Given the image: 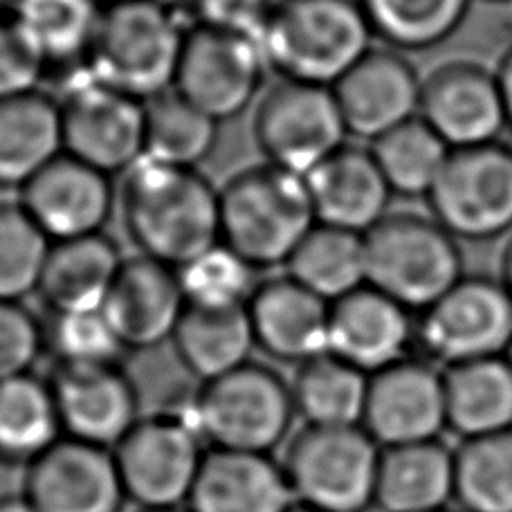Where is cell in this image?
<instances>
[{
	"label": "cell",
	"mask_w": 512,
	"mask_h": 512,
	"mask_svg": "<svg viewBox=\"0 0 512 512\" xmlns=\"http://www.w3.org/2000/svg\"><path fill=\"white\" fill-rule=\"evenodd\" d=\"M512 342V295L499 277L465 274L416 315V351L436 367L504 358Z\"/></svg>",
	"instance_id": "9c48e42d"
},
{
	"label": "cell",
	"mask_w": 512,
	"mask_h": 512,
	"mask_svg": "<svg viewBox=\"0 0 512 512\" xmlns=\"http://www.w3.org/2000/svg\"><path fill=\"white\" fill-rule=\"evenodd\" d=\"M362 427L382 450L441 441L447 432L443 369L414 353L373 373Z\"/></svg>",
	"instance_id": "5bb4252c"
},
{
	"label": "cell",
	"mask_w": 512,
	"mask_h": 512,
	"mask_svg": "<svg viewBox=\"0 0 512 512\" xmlns=\"http://www.w3.org/2000/svg\"><path fill=\"white\" fill-rule=\"evenodd\" d=\"M137 512H191L187 506L180 508H140Z\"/></svg>",
	"instance_id": "7dc6e473"
},
{
	"label": "cell",
	"mask_w": 512,
	"mask_h": 512,
	"mask_svg": "<svg viewBox=\"0 0 512 512\" xmlns=\"http://www.w3.org/2000/svg\"><path fill=\"white\" fill-rule=\"evenodd\" d=\"M48 382L66 438L115 450L140 423V391L120 362L57 364Z\"/></svg>",
	"instance_id": "2e32d148"
},
{
	"label": "cell",
	"mask_w": 512,
	"mask_h": 512,
	"mask_svg": "<svg viewBox=\"0 0 512 512\" xmlns=\"http://www.w3.org/2000/svg\"><path fill=\"white\" fill-rule=\"evenodd\" d=\"M499 279H501V283H504V286L508 288V292L512 295V234H510V241L506 243L504 254H501Z\"/></svg>",
	"instance_id": "bcb514c9"
},
{
	"label": "cell",
	"mask_w": 512,
	"mask_h": 512,
	"mask_svg": "<svg viewBox=\"0 0 512 512\" xmlns=\"http://www.w3.org/2000/svg\"><path fill=\"white\" fill-rule=\"evenodd\" d=\"M221 243L254 270L286 265L317 225L304 176L277 164H252L218 189Z\"/></svg>",
	"instance_id": "3957f363"
},
{
	"label": "cell",
	"mask_w": 512,
	"mask_h": 512,
	"mask_svg": "<svg viewBox=\"0 0 512 512\" xmlns=\"http://www.w3.org/2000/svg\"><path fill=\"white\" fill-rule=\"evenodd\" d=\"M427 207L459 241L490 243L512 234V153L506 142L454 149Z\"/></svg>",
	"instance_id": "30bf717a"
},
{
	"label": "cell",
	"mask_w": 512,
	"mask_h": 512,
	"mask_svg": "<svg viewBox=\"0 0 512 512\" xmlns=\"http://www.w3.org/2000/svg\"><path fill=\"white\" fill-rule=\"evenodd\" d=\"M288 277L328 304L367 286L364 236L317 223L286 263Z\"/></svg>",
	"instance_id": "1f68e13d"
},
{
	"label": "cell",
	"mask_w": 512,
	"mask_h": 512,
	"mask_svg": "<svg viewBox=\"0 0 512 512\" xmlns=\"http://www.w3.org/2000/svg\"><path fill=\"white\" fill-rule=\"evenodd\" d=\"M454 499V450L443 441L382 450L376 506L382 512H438Z\"/></svg>",
	"instance_id": "83f0119b"
},
{
	"label": "cell",
	"mask_w": 512,
	"mask_h": 512,
	"mask_svg": "<svg viewBox=\"0 0 512 512\" xmlns=\"http://www.w3.org/2000/svg\"><path fill=\"white\" fill-rule=\"evenodd\" d=\"M504 360L510 364V369H512V342H510V346H508V351H506V355H504Z\"/></svg>",
	"instance_id": "681fc988"
},
{
	"label": "cell",
	"mask_w": 512,
	"mask_h": 512,
	"mask_svg": "<svg viewBox=\"0 0 512 512\" xmlns=\"http://www.w3.org/2000/svg\"><path fill=\"white\" fill-rule=\"evenodd\" d=\"M45 349L54 353L57 364L120 362L126 351L104 310L52 315L50 326L45 328Z\"/></svg>",
	"instance_id": "ab89813d"
},
{
	"label": "cell",
	"mask_w": 512,
	"mask_h": 512,
	"mask_svg": "<svg viewBox=\"0 0 512 512\" xmlns=\"http://www.w3.org/2000/svg\"><path fill=\"white\" fill-rule=\"evenodd\" d=\"M393 196L425 198L441 178L452 149L420 117L371 144Z\"/></svg>",
	"instance_id": "e575fe53"
},
{
	"label": "cell",
	"mask_w": 512,
	"mask_h": 512,
	"mask_svg": "<svg viewBox=\"0 0 512 512\" xmlns=\"http://www.w3.org/2000/svg\"><path fill=\"white\" fill-rule=\"evenodd\" d=\"M36 512H124L128 504L113 450L63 436L25 474Z\"/></svg>",
	"instance_id": "e0dca14e"
},
{
	"label": "cell",
	"mask_w": 512,
	"mask_h": 512,
	"mask_svg": "<svg viewBox=\"0 0 512 512\" xmlns=\"http://www.w3.org/2000/svg\"><path fill=\"white\" fill-rule=\"evenodd\" d=\"M454 501L461 512H512V429L456 447Z\"/></svg>",
	"instance_id": "d590c367"
},
{
	"label": "cell",
	"mask_w": 512,
	"mask_h": 512,
	"mask_svg": "<svg viewBox=\"0 0 512 512\" xmlns=\"http://www.w3.org/2000/svg\"><path fill=\"white\" fill-rule=\"evenodd\" d=\"M63 153L106 176L144 158L146 102L88 79L61 102Z\"/></svg>",
	"instance_id": "4fadbf2b"
},
{
	"label": "cell",
	"mask_w": 512,
	"mask_h": 512,
	"mask_svg": "<svg viewBox=\"0 0 512 512\" xmlns=\"http://www.w3.org/2000/svg\"><path fill=\"white\" fill-rule=\"evenodd\" d=\"M256 349L272 360L304 364L328 353L331 304L292 277L256 283L248 299Z\"/></svg>",
	"instance_id": "7402d4cb"
},
{
	"label": "cell",
	"mask_w": 512,
	"mask_h": 512,
	"mask_svg": "<svg viewBox=\"0 0 512 512\" xmlns=\"http://www.w3.org/2000/svg\"><path fill=\"white\" fill-rule=\"evenodd\" d=\"M171 344L182 367L203 384L245 367L256 349L248 304H187Z\"/></svg>",
	"instance_id": "4316f807"
},
{
	"label": "cell",
	"mask_w": 512,
	"mask_h": 512,
	"mask_svg": "<svg viewBox=\"0 0 512 512\" xmlns=\"http://www.w3.org/2000/svg\"><path fill=\"white\" fill-rule=\"evenodd\" d=\"M290 389L308 427H362L369 376L349 362L324 353L299 364Z\"/></svg>",
	"instance_id": "4dcf8cb0"
},
{
	"label": "cell",
	"mask_w": 512,
	"mask_h": 512,
	"mask_svg": "<svg viewBox=\"0 0 512 512\" xmlns=\"http://www.w3.org/2000/svg\"><path fill=\"white\" fill-rule=\"evenodd\" d=\"M367 286L418 315L465 274L461 241L432 214L391 212L364 234Z\"/></svg>",
	"instance_id": "5b68a950"
},
{
	"label": "cell",
	"mask_w": 512,
	"mask_h": 512,
	"mask_svg": "<svg viewBox=\"0 0 512 512\" xmlns=\"http://www.w3.org/2000/svg\"><path fill=\"white\" fill-rule=\"evenodd\" d=\"M117 205L140 254L176 270L221 243V198L198 169L142 158L124 173Z\"/></svg>",
	"instance_id": "6da1fadb"
},
{
	"label": "cell",
	"mask_w": 512,
	"mask_h": 512,
	"mask_svg": "<svg viewBox=\"0 0 512 512\" xmlns=\"http://www.w3.org/2000/svg\"><path fill=\"white\" fill-rule=\"evenodd\" d=\"M0 512H36V508L25 495H7L0 497Z\"/></svg>",
	"instance_id": "f6af8a7d"
},
{
	"label": "cell",
	"mask_w": 512,
	"mask_h": 512,
	"mask_svg": "<svg viewBox=\"0 0 512 512\" xmlns=\"http://www.w3.org/2000/svg\"><path fill=\"white\" fill-rule=\"evenodd\" d=\"M185 36L171 3H108L86 57L90 79L140 102L167 95L176 84Z\"/></svg>",
	"instance_id": "277c9868"
},
{
	"label": "cell",
	"mask_w": 512,
	"mask_h": 512,
	"mask_svg": "<svg viewBox=\"0 0 512 512\" xmlns=\"http://www.w3.org/2000/svg\"><path fill=\"white\" fill-rule=\"evenodd\" d=\"M102 9L97 0H25L14 16L50 68L88 57Z\"/></svg>",
	"instance_id": "8d00e7d4"
},
{
	"label": "cell",
	"mask_w": 512,
	"mask_h": 512,
	"mask_svg": "<svg viewBox=\"0 0 512 512\" xmlns=\"http://www.w3.org/2000/svg\"><path fill=\"white\" fill-rule=\"evenodd\" d=\"M497 79L501 88V97H504V108L508 117V131H512V45L506 50L504 57H501L497 66Z\"/></svg>",
	"instance_id": "ee69618b"
},
{
	"label": "cell",
	"mask_w": 512,
	"mask_h": 512,
	"mask_svg": "<svg viewBox=\"0 0 512 512\" xmlns=\"http://www.w3.org/2000/svg\"><path fill=\"white\" fill-rule=\"evenodd\" d=\"M304 180L322 225L364 236L391 214L393 191L371 149L344 144Z\"/></svg>",
	"instance_id": "603a6c76"
},
{
	"label": "cell",
	"mask_w": 512,
	"mask_h": 512,
	"mask_svg": "<svg viewBox=\"0 0 512 512\" xmlns=\"http://www.w3.org/2000/svg\"><path fill=\"white\" fill-rule=\"evenodd\" d=\"M32 221L52 243L104 234L117 205L111 176L61 153L21 189Z\"/></svg>",
	"instance_id": "d6986e66"
},
{
	"label": "cell",
	"mask_w": 512,
	"mask_h": 512,
	"mask_svg": "<svg viewBox=\"0 0 512 512\" xmlns=\"http://www.w3.org/2000/svg\"><path fill=\"white\" fill-rule=\"evenodd\" d=\"M360 0H277L259 45L283 81L333 88L373 50Z\"/></svg>",
	"instance_id": "7a4b0ae2"
},
{
	"label": "cell",
	"mask_w": 512,
	"mask_h": 512,
	"mask_svg": "<svg viewBox=\"0 0 512 512\" xmlns=\"http://www.w3.org/2000/svg\"><path fill=\"white\" fill-rule=\"evenodd\" d=\"M122 263L120 248L106 234L52 243L36 292L52 315L102 310Z\"/></svg>",
	"instance_id": "d4e9b609"
},
{
	"label": "cell",
	"mask_w": 512,
	"mask_h": 512,
	"mask_svg": "<svg viewBox=\"0 0 512 512\" xmlns=\"http://www.w3.org/2000/svg\"><path fill=\"white\" fill-rule=\"evenodd\" d=\"M216 142L218 122L173 90L146 102V160L198 169L212 155Z\"/></svg>",
	"instance_id": "836d02e7"
},
{
	"label": "cell",
	"mask_w": 512,
	"mask_h": 512,
	"mask_svg": "<svg viewBox=\"0 0 512 512\" xmlns=\"http://www.w3.org/2000/svg\"><path fill=\"white\" fill-rule=\"evenodd\" d=\"M288 512H322V510H315V508L304 506V504H295V506H292Z\"/></svg>",
	"instance_id": "c3c4849f"
},
{
	"label": "cell",
	"mask_w": 512,
	"mask_h": 512,
	"mask_svg": "<svg viewBox=\"0 0 512 512\" xmlns=\"http://www.w3.org/2000/svg\"><path fill=\"white\" fill-rule=\"evenodd\" d=\"M191 411L212 450L254 454L277 450L297 418L290 382L256 362L205 382L191 400Z\"/></svg>",
	"instance_id": "8992f818"
},
{
	"label": "cell",
	"mask_w": 512,
	"mask_h": 512,
	"mask_svg": "<svg viewBox=\"0 0 512 512\" xmlns=\"http://www.w3.org/2000/svg\"><path fill=\"white\" fill-rule=\"evenodd\" d=\"M108 3H122V0H108Z\"/></svg>",
	"instance_id": "db71d44e"
},
{
	"label": "cell",
	"mask_w": 512,
	"mask_h": 512,
	"mask_svg": "<svg viewBox=\"0 0 512 512\" xmlns=\"http://www.w3.org/2000/svg\"><path fill=\"white\" fill-rule=\"evenodd\" d=\"M12 3H14V5H21V3H25V0H12Z\"/></svg>",
	"instance_id": "f5cc1de1"
},
{
	"label": "cell",
	"mask_w": 512,
	"mask_h": 512,
	"mask_svg": "<svg viewBox=\"0 0 512 512\" xmlns=\"http://www.w3.org/2000/svg\"><path fill=\"white\" fill-rule=\"evenodd\" d=\"M272 7V0H191L198 25L245 34L256 41L268 23Z\"/></svg>",
	"instance_id": "7bdbcfd3"
},
{
	"label": "cell",
	"mask_w": 512,
	"mask_h": 512,
	"mask_svg": "<svg viewBox=\"0 0 512 512\" xmlns=\"http://www.w3.org/2000/svg\"><path fill=\"white\" fill-rule=\"evenodd\" d=\"M504 142H506V146L510 149V153H512V131H508L506 133V137H504Z\"/></svg>",
	"instance_id": "f907efd6"
},
{
	"label": "cell",
	"mask_w": 512,
	"mask_h": 512,
	"mask_svg": "<svg viewBox=\"0 0 512 512\" xmlns=\"http://www.w3.org/2000/svg\"><path fill=\"white\" fill-rule=\"evenodd\" d=\"M50 248L21 203H0V299L23 301L39 290Z\"/></svg>",
	"instance_id": "74e56055"
},
{
	"label": "cell",
	"mask_w": 512,
	"mask_h": 512,
	"mask_svg": "<svg viewBox=\"0 0 512 512\" xmlns=\"http://www.w3.org/2000/svg\"><path fill=\"white\" fill-rule=\"evenodd\" d=\"M45 349V328L23 301L0 299V382L32 373Z\"/></svg>",
	"instance_id": "b9f144b4"
},
{
	"label": "cell",
	"mask_w": 512,
	"mask_h": 512,
	"mask_svg": "<svg viewBox=\"0 0 512 512\" xmlns=\"http://www.w3.org/2000/svg\"><path fill=\"white\" fill-rule=\"evenodd\" d=\"M61 153V102L43 90L0 99V189H23Z\"/></svg>",
	"instance_id": "484cf974"
},
{
	"label": "cell",
	"mask_w": 512,
	"mask_h": 512,
	"mask_svg": "<svg viewBox=\"0 0 512 512\" xmlns=\"http://www.w3.org/2000/svg\"><path fill=\"white\" fill-rule=\"evenodd\" d=\"M349 137L333 88L279 81L254 113V140L270 164L299 176L340 151Z\"/></svg>",
	"instance_id": "8fae6325"
},
{
	"label": "cell",
	"mask_w": 512,
	"mask_h": 512,
	"mask_svg": "<svg viewBox=\"0 0 512 512\" xmlns=\"http://www.w3.org/2000/svg\"><path fill=\"white\" fill-rule=\"evenodd\" d=\"M488 3H512V0H488Z\"/></svg>",
	"instance_id": "816d5d0a"
},
{
	"label": "cell",
	"mask_w": 512,
	"mask_h": 512,
	"mask_svg": "<svg viewBox=\"0 0 512 512\" xmlns=\"http://www.w3.org/2000/svg\"><path fill=\"white\" fill-rule=\"evenodd\" d=\"M185 308L176 268L140 254L124 259L102 310L126 351H151L171 342Z\"/></svg>",
	"instance_id": "44dd1931"
},
{
	"label": "cell",
	"mask_w": 512,
	"mask_h": 512,
	"mask_svg": "<svg viewBox=\"0 0 512 512\" xmlns=\"http://www.w3.org/2000/svg\"><path fill=\"white\" fill-rule=\"evenodd\" d=\"M63 438L48 380L25 373L0 382V463L30 468Z\"/></svg>",
	"instance_id": "f546056e"
},
{
	"label": "cell",
	"mask_w": 512,
	"mask_h": 512,
	"mask_svg": "<svg viewBox=\"0 0 512 512\" xmlns=\"http://www.w3.org/2000/svg\"><path fill=\"white\" fill-rule=\"evenodd\" d=\"M295 504L286 468L272 454L207 450L187 508L191 512H288Z\"/></svg>",
	"instance_id": "cb8c5ba5"
},
{
	"label": "cell",
	"mask_w": 512,
	"mask_h": 512,
	"mask_svg": "<svg viewBox=\"0 0 512 512\" xmlns=\"http://www.w3.org/2000/svg\"><path fill=\"white\" fill-rule=\"evenodd\" d=\"M48 61L18 23V18L0 16V99L41 90Z\"/></svg>",
	"instance_id": "60d3db41"
},
{
	"label": "cell",
	"mask_w": 512,
	"mask_h": 512,
	"mask_svg": "<svg viewBox=\"0 0 512 512\" xmlns=\"http://www.w3.org/2000/svg\"><path fill=\"white\" fill-rule=\"evenodd\" d=\"M438 512H454V510H447V508H445V510H438Z\"/></svg>",
	"instance_id": "11a10c76"
},
{
	"label": "cell",
	"mask_w": 512,
	"mask_h": 512,
	"mask_svg": "<svg viewBox=\"0 0 512 512\" xmlns=\"http://www.w3.org/2000/svg\"><path fill=\"white\" fill-rule=\"evenodd\" d=\"M205 445L191 402L185 409L142 416L113 450L128 501L137 508L187 506L207 456Z\"/></svg>",
	"instance_id": "ba28073f"
},
{
	"label": "cell",
	"mask_w": 512,
	"mask_h": 512,
	"mask_svg": "<svg viewBox=\"0 0 512 512\" xmlns=\"http://www.w3.org/2000/svg\"><path fill=\"white\" fill-rule=\"evenodd\" d=\"M418 117L452 151L495 144L508 133L497 72L472 59L445 61L423 77Z\"/></svg>",
	"instance_id": "9a60e30c"
},
{
	"label": "cell",
	"mask_w": 512,
	"mask_h": 512,
	"mask_svg": "<svg viewBox=\"0 0 512 512\" xmlns=\"http://www.w3.org/2000/svg\"><path fill=\"white\" fill-rule=\"evenodd\" d=\"M445 373L447 432L461 441L512 429V369L504 358L459 364Z\"/></svg>",
	"instance_id": "f1b7e54d"
},
{
	"label": "cell",
	"mask_w": 512,
	"mask_h": 512,
	"mask_svg": "<svg viewBox=\"0 0 512 512\" xmlns=\"http://www.w3.org/2000/svg\"><path fill=\"white\" fill-rule=\"evenodd\" d=\"M382 447L364 427H304L288 445L286 468L297 504L322 512L376 506Z\"/></svg>",
	"instance_id": "52a82bcc"
},
{
	"label": "cell",
	"mask_w": 512,
	"mask_h": 512,
	"mask_svg": "<svg viewBox=\"0 0 512 512\" xmlns=\"http://www.w3.org/2000/svg\"><path fill=\"white\" fill-rule=\"evenodd\" d=\"M176 272L191 306H245L256 288V270L225 243H216Z\"/></svg>",
	"instance_id": "f35d334b"
},
{
	"label": "cell",
	"mask_w": 512,
	"mask_h": 512,
	"mask_svg": "<svg viewBox=\"0 0 512 512\" xmlns=\"http://www.w3.org/2000/svg\"><path fill=\"white\" fill-rule=\"evenodd\" d=\"M474 0H360L376 39L400 52L438 48L461 30Z\"/></svg>",
	"instance_id": "d6a6232c"
},
{
	"label": "cell",
	"mask_w": 512,
	"mask_h": 512,
	"mask_svg": "<svg viewBox=\"0 0 512 512\" xmlns=\"http://www.w3.org/2000/svg\"><path fill=\"white\" fill-rule=\"evenodd\" d=\"M416 315L380 290L362 286L331 304L328 353L373 376L414 355Z\"/></svg>",
	"instance_id": "ffe728a7"
},
{
	"label": "cell",
	"mask_w": 512,
	"mask_h": 512,
	"mask_svg": "<svg viewBox=\"0 0 512 512\" xmlns=\"http://www.w3.org/2000/svg\"><path fill=\"white\" fill-rule=\"evenodd\" d=\"M265 66L261 45L252 36L196 23L182 45L173 93L223 124L252 106Z\"/></svg>",
	"instance_id": "7c38bea8"
},
{
	"label": "cell",
	"mask_w": 512,
	"mask_h": 512,
	"mask_svg": "<svg viewBox=\"0 0 512 512\" xmlns=\"http://www.w3.org/2000/svg\"><path fill=\"white\" fill-rule=\"evenodd\" d=\"M349 135L380 140L420 115L423 77L405 52L373 48L333 86Z\"/></svg>",
	"instance_id": "ac0fdd59"
}]
</instances>
